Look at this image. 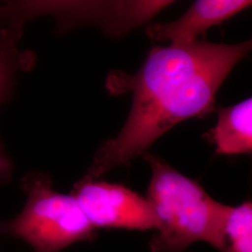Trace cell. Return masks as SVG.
<instances>
[{
    "instance_id": "2",
    "label": "cell",
    "mask_w": 252,
    "mask_h": 252,
    "mask_svg": "<svg viewBox=\"0 0 252 252\" xmlns=\"http://www.w3.org/2000/svg\"><path fill=\"white\" fill-rule=\"evenodd\" d=\"M143 157L152 171L147 200L158 224L150 252H183L200 241L224 252L223 225L230 206L214 200L160 157L148 152Z\"/></svg>"
},
{
    "instance_id": "4",
    "label": "cell",
    "mask_w": 252,
    "mask_h": 252,
    "mask_svg": "<svg viewBox=\"0 0 252 252\" xmlns=\"http://www.w3.org/2000/svg\"><path fill=\"white\" fill-rule=\"evenodd\" d=\"M173 1H11L14 16L25 27L31 20L54 18L57 33L93 27L112 38L146 25Z\"/></svg>"
},
{
    "instance_id": "10",
    "label": "cell",
    "mask_w": 252,
    "mask_h": 252,
    "mask_svg": "<svg viewBox=\"0 0 252 252\" xmlns=\"http://www.w3.org/2000/svg\"><path fill=\"white\" fill-rule=\"evenodd\" d=\"M13 170V161L0 138V185H5L10 182ZM3 235H5L4 220H0V237Z\"/></svg>"
},
{
    "instance_id": "3",
    "label": "cell",
    "mask_w": 252,
    "mask_h": 252,
    "mask_svg": "<svg viewBox=\"0 0 252 252\" xmlns=\"http://www.w3.org/2000/svg\"><path fill=\"white\" fill-rule=\"evenodd\" d=\"M20 186L26 203L17 216L4 220L5 235L26 242L34 252H62L94 238L95 230L77 200L72 194L56 191L48 174L29 172Z\"/></svg>"
},
{
    "instance_id": "5",
    "label": "cell",
    "mask_w": 252,
    "mask_h": 252,
    "mask_svg": "<svg viewBox=\"0 0 252 252\" xmlns=\"http://www.w3.org/2000/svg\"><path fill=\"white\" fill-rule=\"evenodd\" d=\"M72 195L95 231L143 232L158 228L147 198L123 185L82 178L75 185Z\"/></svg>"
},
{
    "instance_id": "9",
    "label": "cell",
    "mask_w": 252,
    "mask_h": 252,
    "mask_svg": "<svg viewBox=\"0 0 252 252\" xmlns=\"http://www.w3.org/2000/svg\"><path fill=\"white\" fill-rule=\"evenodd\" d=\"M224 252H252V202L229 207L223 225Z\"/></svg>"
},
{
    "instance_id": "1",
    "label": "cell",
    "mask_w": 252,
    "mask_h": 252,
    "mask_svg": "<svg viewBox=\"0 0 252 252\" xmlns=\"http://www.w3.org/2000/svg\"><path fill=\"white\" fill-rule=\"evenodd\" d=\"M251 52L252 38L237 44L197 40L154 47L138 72L109 74L108 91L131 93L132 107L124 127L96 151L83 178L98 180L130 164L172 127L211 113L220 87Z\"/></svg>"
},
{
    "instance_id": "8",
    "label": "cell",
    "mask_w": 252,
    "mask_h": 252,
    "mask_svg": "<svg viewBox=\"0 0 252 252\" xmlns=\"http://www.w3.org/2000/svg\"><path fill=\"white\" fill-rule=\"evenodd\" d=\"M35 63L34 54L20 49L18 43L0 44V106L11 99L19 75L32 69Z\"/></svg>"
},
{
    "instance_id": "12",
    "label": "cell",
    "mask_w": 252,
    "mask_h": 252,
    "mask_svg": "<svg viewBox=\"0 0 252 252\" xmlns=\"http://www.w3.org/2000/svg\"><path fill=\"white\" fill-rule=\"evenodd\" d=\"M0 252H2V251H1V250H0Z\"/></svg>"
},
{
    "instance_id": "6",
    "label": "cell",
    "mask_w": 252,
    "mask_h": 252,
    "mask_svg": "<svg viewBox=\"0 0 252 252\" xmlns=\"http://www.w3.org/2000/svg\"><path fill=\"white\" fill-rule=\"evenodd\" d=\"M252 7V0L195 1L180 18L146 28L153 41H169L170 44H189L209 28L234 17Z\"/></svg>"
},
{
    "instance_id": "7",
    "label": "cell",
    "mask_w": 252,
    "mask_h": 252,
    "mask_svg": "<svg viewBox=\"0 0 252 252\" xmlns=\"http://www.w3.org/2000/svg\"><path fill=\"white\" fill-rule=\"evenodd\" d=\"M218 154L252 153V97L218 110L217 124L207 133Z\"/></svg>"
},
{
    "instance_id": "11",
    "label": "cell",
    "mask_w": 252,
    "mask_h": 252,
    "mask_svg": "<svg viewBox=\"0 0 252 252\" xmlns=\"http://www.w3.org/2000/svg\"><path fill=\"white\" fill-rule=\"evenodd\" d=\"M20 36H17L9 27L5 15L3 2H0V44L1 43H18Z\"/></svg>"
}]
</instances>
